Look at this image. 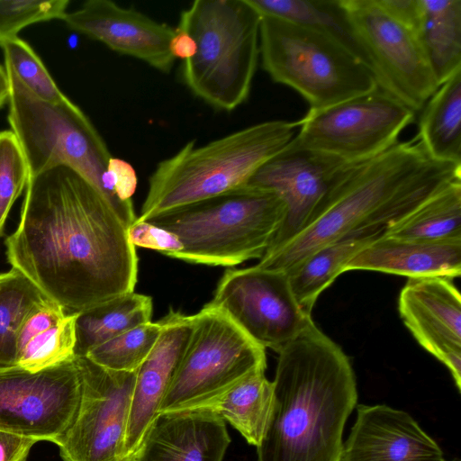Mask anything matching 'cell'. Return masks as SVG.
<instances>
[{
  "label": "cell",
  "mask_w": 461,
  "mask_h": 461,
  "mask_svg": "<svg viewBox=\"0 0 461 461\" xmlns=\"http://www.w3.org/2000/svg\"><path fill=\"white\" fill-rule=\"evenodd\" d=\"M6 258L66 312L133 292L138 258L128 228L82 175L59 165L31 176Z\"/></svg>",
  "instance_id": "6da1fadb"
},
{
  "label": "cell",
  "mask_w": 461,
  "mask_h": 461,
  "mask_svg": "<svg viewBox=\"0 0 461 461\" xmlns=\"http://www.w3.org/2000/svg\"><path fill=\"white\" fill-rule=\"evenodd\" d=\"M461 165L431 158L416 136L384 152L346 164L305 227L256 265L291 271L318 249L349 237L383 235L454 181Z\"/></svg>",
  "instance_id": "7a4b0ae2"
},
{
  "label": "cell",
  "mask_w": 461,
  "mask_h": 461,
  "mask_svg": "<svg viewBox=\"0 0 461 461\" xmlns=\"http://www.w3.org/2000/svg\"><path fill=\"white\" fill-rule=\"evenodd\" d=\"M274 402L258 461H339L357 402L351 363L312 321L278 352Z\"/></svg>",
  "instance_id": "3957f363"
},
{
  "label": "cell",
  "mask_w": 461,
  "mask_h": 461,
  "mask_svg": "<svg viewBox=\"0 0 461 461\" xmlns=\"http://www.w3.org/2000/svg\"><path fill=\"white\" fill-rule=\"evenodd\" d=\"M299 123L284 120L256 123L196 146L186 142L158 162L137 220L201 202L242 187L258 169L284 149Z\"/></svg>",
  "instance_id": "277c9868"
},
{
  "label": "cell",
  "mask_w": 461,
  "mask_h": 461,
  "mask_svg": "<svg viewBox=\"0 0 461 461\" xmlns=\"http://www.w3.org/2000/svg\"><path fill=\"white\" fill-rule=\"evenodd\" d=\"M285 216L273 190L246 185L221 195L155 215L149 221L177 237L173 256L195 264L232 267L260 259Z\"/></svg>",
  "instance_id": "5b68a950"
},
{
  "label": "cell",
  "mask_w": 461,
  "mask_h": 461,
  "mask_svg": "<svg viewBox=\"0 0 461 461\" xmlns=\"http://www.w3.org/2000/svg\"><path fill=\"white\" fill-rule=\"evenodd\" d=\"M261 14L247 0H195L179 23L195 41L183 61L187 89L212 107L231 112L249 97L259 59Z\"/></svg>",
  "instance_id": "8992f818"
},
{
  "label": "cell",
  "mask_w": 461,
  "mask_h": 461,
  "mask_svg": "<svg viewBox=\"0 0 461 461\" xmlns=\"http://www.w3.org/2000/svg\"><path fill=\"white\" fill-rule=\"evenodd\" d=\"M11 87L8 122L24 154L29 176L59 165L82 175L129 228L134 208L114 195L107 167L113 157L90 119L71 100L51 104L34 96L5 65Z\"/></svg>",
  "instance_id": "52a82bcc"
},
{
  "label": "cell",
  "mask_w": 461,
  "mask_h": 461,
  "mask_svg": "<svg viewBox=\"0 0 461 461\" xmlns=\"http://www.w3.org/2000/svg\"><path fill=\"white\" fill-rule=\"evenodd\" d=\"M259 57L271 79L297 91L312 109L378 86L371 69L336 39L274 16L261 15Z\"/></svg>",
  "instance_id": "ba28073f"
},
{
  "label": "cell",
  "mask_w": 461,
  "mask_h": 461,
  "mask_svg": "<svg viewBox=\"0 0 461 461\" xmlns=\"http://www.w3.org/2000/svg\"><path fill=\"white\" fill-rule=\"evenodd\" d=\"M192 333L159 412L194 409L267 366L266 349L223 312L205 304L191 315Z\"/></svg>",
  "instance_id": "9c48e42d"
},
{
  "label": "cell",
  "mask_w": 461,
  "mask_h": 461,
  "mask_svg": "<svg viewBox=\"0 0 461 461\" xmlns=\"http://www.w3.org/2000/svg\"><path fill=\"white\" fill-rule=\"evenodd\" d=\"M416 113L379 86L370 92L321 108L298 121L292 143L347 164L373 158L398 142Z\"/></svg>",
  "instance_id": "30bf717a"
},
{
  "label": "cell",
  "mask_w": 461,
  "mask_h": 461,
  "mask_svg": "<svg viewBox=\"0 0 461 461\" xmlns=\"http://www.w3.org/2000/svg\"><path fill=\"white\" fill-rule=\"evenodd\" d=\"M378 86L420 111L439 85L417 34L377 0H339Z\"/></svg>",
  "instance_id": "8fae6325"
},
{
  "label": "cell",
  "mask_w": 461,
  "mask_h": 461,
  "mask_svg": "<svg viewBox=\"0 0 461 461\" xmlns=\"http://www.w3.org/2000/svg\"><path fill=\"white\" fill-rule=\"evenodd\" d=\"M81 391L75 358L38 372L0 367V430L58 445L77 416Z\"/></svg>",
  "instance_id": "7c38bea8"
},
{
  "label": "cell",
  "mask_w": 461,
  "mask_h": 461,
  "mask_svg": "<svg viewBox=\"0 0 461 461\" xmlns=\"http://www.w3.org/2000/svg\"><path fill=\"white\" fill-rule=\"evenodd\" d=\"M208 305L223 312L260 347L279 352L312 321L285 272L258 266L227 270Z\"/></svg>",
  "instance_id": "4fadbf2b"
},
{
  "label": "cell",
  "mask_w": 461,
  "mask_h": 461,
  "mask_svg": "<svg viewBox=\"0 0 461 461\" xmlns=\"http://www.w3.org/2000/svg\"><path fill=\"white\" fill-rule=\"evenodd\" d=\"M82 391L77 416L58 444L63 461H128L124 454L136 371L75 357Z\"/></svg>",
  "instance_id": "5bb4252c"
},
{
  "label": "cell",
  "mask_w": 461,
  "mask_h": 461,
  "mask_svg": "<svg viewBox=\"0 0 461 461\" xmlns=\"http://www.w3.org/2000/svg\"><path fill=\"white\" fill-rule=\"evenodd\" d=\"M346 164L333 156L290 142L258 169L248 185L273 190L285 206V219L265 254L276 250L305 227Z\"/></svg>",
  "instance_id": "9a60e30c"
},
{
  "label": "cell",
  "mask_w": 461,
  "mask_h": 461,
  "mask_svg": "<svg viewBox=\"0 0 461 461\" xmlns=\"http://www.w3.org/2000/svg\"><path fill=\"white\" fill-rule=\"evenodd\" d=\"M400 316L419 344L449 370L461 389V297L453 279L409 278L398 301Z\"/></svg>",
  "instance_id": "2e32d148"
},
{
  "label": "cell",
  "mask_w": 461,
  "mask_h": 461,
  "mask_svg": "<svg viewBox=\"0 0 461 461\" xmlns=\"http://www.w3.org/2000/svg\"><path fill=\"white\" fill-rule=\"evenodd\" d=\"M63 21L70 30L160 72L169 73L174 66L169 43L175 28L134 8L110 0H88L79 9L68 12Z\"/></svg>",
  "instance_id": "e0dca14e"
},
{
  "label": "cell",
  "mask_w": 461,
  "mask_h": 461,
  "mask_svg": "<svg viewBox=\"0 0 461 461\" xmlns=\"http://www.w3.org/2000/svg\"><path fill=\"white\" fill-rule=\"evenodd\" d=\"M445 460L438 443L408 412L385 404H360L339 461Z\"/></svg>",
  "instance_id": "ac0fdd59"
},
{
  "label": "cell",
  "mask_w": 461,
  "mask_h": 461,
  "mask_svg": "<svg viewBox=\"0 0 461 461\" xmlns=\"http://www.w3.org/2000/svg\"><path fill=\"white\" fill-rule=\"evenodd\" d=\"M162 331L149 356L136 371L124 454L132 461L147 429L182 361L191 333V316L173 309L161 320Z\"/></svg>",
  "instance_id": "d6986e66"
},
{
  "label": "cell",
  "mask_w": 461,
  "mask_h": 461,
  "mask_svg": "<svg viewBox=\"0 0 461 461\" xmlns=\"http://www.w3.org/2000/svg\"><path fill=\"white\" fill-rule=\"evenodd\" d=\"M230 438L225 421L204 409L159 412L132 461H222Z\"/></svg>",
  "instance_id": "ffe728a7"
},
{
  "label": "cell",
  "mask_w": 461,
  "mask_h": 461,
  "mask_svg": "<svg viewBox=\"0 0 461 461\" xmlns=\"http://www.w3.org/2000/svg\"><path fill=\"white\" fill-rule=\"evenodd\" d=\"M350 270L453 279L461 274V240L414 241L383 234L348 263L344 272Z\"/></svg>",
  "instance_id": "44dd1931"
},
{
  "label": "cell",
  "mask_w": 461,
  "mask_h": 461,
  "mask_svg": "<svg viewBox=\"0 0 461 461\" xmlns=\"http://www.w3.org/2000/svg\"><path fill=\"white\" fill-rule=\"evenodd\" d=\"M46 299L24 320L16 339V366L38 372L75 358L76 319Z\"/></svg>",
  "instance_id": "7402d4cb"
},
{
  "label": "cell",
  "mask_w": 461,
  "mask_h": 461,
  "mask_svg": "<svg viewBox=\"0 0 461 461\" xmlns=\"http://www.w3.org/2000/svg\"><path fill=\"white\" fill-rule=\"evenodd\" d=\"M260 366L212 399L194 409L208 410L227 420L254 447L267 428L274 402V387Z\"/></svg>",
  "instance_id": "603a6c76"
},
{
  "label": "cell",
  "mask_w": 461,
  "mask_h": 461,
  "mask_svg": "<svg viewBox=\"0 0 461 461\" xmlns=\"http://www.w3.org/2000/svg\"><path fill=\"white\" fill-rule=\"evenodd\" d=\"M417 137L431 158L461 165V70L442 83L422 107Z\"/></svg>",
  "instance_id": "cb8c5ba5"
},
{
  "label": "cell",
  "mask_w": 461,
  "mask_h": 461,
  "mask_svg": "<svg viewBox=\"0 0 461 461\" xmlns=\"http://www.w3.org/2000/svg\"><path fill=\"white\" fill-rule=\"evenodd\" d=\"M417 37L440 86L461 70V0H420Z\"/></svg>",
  "instance_id": "d4e9b609"
},
{
  "label": "cell",
  "mask_w": 461,
  "mask_h": 461,
  "mask_svg": "<svg viewBox=\"0 0 461 461\" xmlns=\"http://www.w3.org/2000/svg\"><path fill=\"white\" fill-rule=\"evenodd\" d=\"M151 297L134 291L77 312L75 357H86L111 339L151 321Z\"/></svg>",
  "instance_id": "484cf974"
},
{
  "label": "cell",
  "mask_w": 461,
  "mask_h": 461,
  "mask_svg": "<svg viewBox=\"0 0 461 461\" xmlns=\"http://www.w3.org/2000/svg\"><path fill=\"white\" fill-rule=\"evenodd\" d=\"M382 235H363L329 243L305 258L287 274L301 309L312 315L320 294L344 272L348 263Z\"/></svg>",
  "instance_id": "4316f807"
},
{
  "label": "cell",
  "mask_w": 461,
  "mask_h": 461,
  "mask_svg": "<svg viewBox=\"0 0 461 461\" xmlns=\"http://www.w3.org/2000/svg\"><path fill=\"white\" fill-rule=\"evenodd\" d=\"M384 236L426 242L461 240V180L391 225Z\"/></svg>",
  "instance_id": "83f0119b"
},
{
  "label": "cell",
  "mask_w": 461,
  "mask_h": 461,
  "mask_svg": "<svg viewBox=\"0 0 461 461\" xmlns=\"http://www.w3.org/2000/svg\"><path fill=\"white\" fill-rule=\"evenodd\" d=\"M247 1L261 15L280 18L331 36L369 68L339 0Z\"/></svg>",
  "instance_id": "f1b7e54d"
},
{
  "label": "cell",
  "mask_w": 461,
  "mask_h": 461,
  "mask_svg": "<svg viewBox=\"0 0 461 461\" xmlns=\"http://www.w3.org/2000/svg\"><path fill=\"white\" fill-rule=\"evenodd\" d=\"M48 297L16 268L0 273V367L16 366V339L31 312Z\"/></svg>",
  "instance_id": "f546056e"
},
{
  "label": "cell",
  "mask_w": 461,
  "mask_h": 461,
  "mask_svg": "<svg viewBox=\"0 0 461 461\" xmlns=\"http://www.w3.org/2000/svg\"><path fill=\"white\" fill-rule=\"evenodd\" d=\"M162 321H149L131 329L92 349L86 357L115 371L134 372L154 348Z\"/></svg>",
  "instance_id": "4dcf8cb0"
},
{
  "label": "cell",
  "mask_w": 461,
  "mask_h": 461,
  "mask_svg": "<svg viewBox=\"0 0 461 461\" xmlns=\"http://www.w3.org/2000/svg\"><path fill=\"white\" fill-rule=\"evenodd\" d=\"M8 66L20 82L37 98L60 104L68 98L59 90L46 67L32 48L23 39L14 37L0 44Z\"/></svg>",
  "instance_id": "1f68e13d"
},
{
  "label": "cell",
  "mask_w": 461,
  "mask_h": 461,
  "mask_svg": "<svg viewBox=\"0 0 461 461\" xmlns=\"http://www.w3.org/2000/svg\"><path fill=\"white\" fill-rule=\"evenodd\" d=\"M28 178L27 162L15 135L12 131H0V237Z\"/></svg>",
  "instance_id": "d6a6232c"
},
{
  "label": "cell",
  "mask_w": 461,
  "mask_h": 461,
  "mask_svg": "<svg viewBox=\"0 0 461 461\" xmlns=\"http://www.w3.org/2000/svg\"><path fill=\"white\" fill-rule=\"evenodd\" d=\"M68 0H0V44L28 25L63 20Z\"/></svg>",
  "instance_id": "836d02e7"
},
{
  "label": "cell",
  "mask_w": 461,
  "mask_h": 461,
  "mask_svg": "<svg viewBox=\"0 0 461 461\" xmlns=\"http://www.w3.org/2000/svg\"><path fill=\"white\" fill-rule=\"evenodd\" d=\"M128 236L134 247L154 249L169 258H173L182 248L173 233L137 218L128 228Z\"/></svg>",
  "instance_id": "e575fe53"
},
{
  "label": "cell",
  "mask_w": 461,
  "mask_h": 461,
  "mask_svg": "<svg viewBox=\"0 0 461 461\" xmlns=\"http://www.w3.org/2000/svg\"><path fill=\"white\" fill-rule=\"evenodd\" d=\"M108 176L116 198L123 204L133 207L132 195L137 187V175L127 161L112 157L107 167Z\"/></svg>",
  "instance_id": "d590c367"
},
{
  "label": "cell",
  "mask_w": 461,
  "mask_h": 461,
  "mask_svg": "<svg viewBox=\"0 0 461 461\" xmlns=\"http://www.w3.org/2000/svg\"><path fill=\"white\" fill-rule=\"evenodd\" d=\"M37 442L32 438L0 430V461H26Z\"/></svg>",
  "instance_id": "8d00e7d4"
},
{
  "label": "cell",
  "mask_w": 461,
  "mask_h": 461,
  "mask_svg": "<svg viewBox=\"0 0 461 461\" xmlns=\"http://www.w3.org/2000/svg\"><path fill=\"white\" fill-rule=\"evenodd\" d=\"M394 19L417 34L420 14V0H377Z\"/></svg>",
  "instance_id": "74e56055"
},
{
  "label": "cell",
  "mask_w": 461,
  "mask_h": 461,
  "mask_svg": "<svg viewBox=\"0 0 461 461\" xmlns=\"http://www.w3.org/2000/svg\"><path fill=\"white\" fill-rule=\"evenodd\" d=\"M172 56L183 61L191 59L195 54V41L188 31L180 23L175 28V33L169 43Z\"/></svg>",
  "instance_id": "f35d334b"
},
{
  "label": "cell",
  "mask_w": 461,
  "mask_h": 461,
  "mask_svg": "<svg viewBox=\"0 0 461 461\" xmlns=\"http://www.w3.org/2000/svg\"><path fill=\"white\" fill-rule=\"evenodd\" d=\"M10 94V81L6 70L0 65V109L9 102Z\"/></svg>",
  "instance_id": "ab89813d"
},
{
  "label": "cell",
  "mask_w": 461,
  "mask_h": 461,
  "mask_svg": "<svg viewBox=\"0 0 461 461\" xmlns=\"http://www.w3.org/2000/svg\"><path fill=\"white\" fill-rule=\"evenodd\" d=\"M445 461H460V460L456 458V459H453V460H445Z\"/></svg>",
  "instance_id": "60d3db41"
}]
</instances>
